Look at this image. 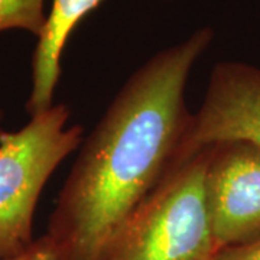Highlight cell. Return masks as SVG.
<instances>
[{
	"label": "cell",
	"instance_id": "8",
	"mask_svg": "<svg viewBox=\"0 0 260 260\" xmlns=\"http://www.w3.org/2000/svg\"><path fill=\"white\" fill-rule=\"evenodd\" d=\"M213 260H260V237L244 244L218 249Z\"/></svg>",
	"mask_w": 260,
	"mask_h": 260
},
{
	"label": "cell",
	"instance_id": "9",
	"mask_svg": "<svg viewBox=\"0 0 260 260\" xmlns=\"http://www.w3.org/2000/svg\"><path fill=\"white\" fill-rule=\"evenodd\" d=\"M0 260H55L54 253L47 246V243L44 242L42 237L35 239V242L32 243V246L28 250L23 251L22 254L10 257V259H0Z\"/></svg>",
	"mask_w": 260,
	"mask_h": 260
},
{
	"label": "cell",
	"instance_id": "5",
	"mask_svg": "<svg viewBox=\"0 0 260 260\" xmlns=\"http://www.w3.org/2000/svg\"><path fill=\"white\" fill-rule=\"evenodd\" d=\"M223 142L260 148V68L240 61L214 65L204 99L186 130L182 160Z\"/></svg>",
	"mask_w": 260,
	"mask_h": 260
},
{
	"label": "cell",
	"instance_id": "4",
	"mask_svg": "<svg viewBox=\"0 0 260 260\" xmlns=\"http://www.w3.org/2000/svg\"><path fill=\"white\" fill-rule=\"evenodd\" d=\"M205 197L218 249L260 237V148L249 142L211 145Z\"/></svg>",
	"mask_w": 260,
	"mask_h": 260
},
{
	"label": "cell",
	"instance_id": "3",
	"mask_svg": "<svg viewBox=\"0 0 260 260\" xmlns=\"http://www.w3.org/2000/svg\"><path fill=\"white\" fill-rule=\"evenodd\" d=\"M68 120L70 109L59 103L0 136V259L19 256L35 242L39 197L56 168L83 142V127Z\"/></svg>",
	"mask_w": 260,
	"mask_h": 260
},
{
	"label": "cell",
	"instance_id": "7",
	"mask_svg": "<svg viewBox=\"0 0 260 260\" xmlns=\"http://www.w3.org/2000/svg\"><path fill=\"white\" fill-rule=\"evenodd\" d=\"M47 0H0V32L20 29L41 38L48 20Z\"/></svg>",
	"mask_w": 260,
	"mask_h": 260
},
{
	"label": "cell",
	"instance_id": "10",
	"mask_svg": "<svg viewBox=\"0 0 260 260\" xmlns=\"http://www.w3.org/2000/svg\"><path fill=\"white\" fill-rule=\"evenodd\" d=\"M2 119H3V114H2V112H0V136H2L3 133H5V132L2 130Z\"/></svg>",
	"mask_w": 260,
	"mask_h": 260
},
{
	"label": "cell",
	"instance_id": "2",
	"mask_svg": "<svg viewBox=\"0 0 260 260\" xmlns=\"http://www.w3.org/2000/svg\"><path fill=\"white\" fill-rule=\"evenodd\" d=\"M211 145L185 159L123 227L106 260H213L215 244L205 197Z\"/></svg>",
	"mask_w": 260,
	"mask_h": 260
},
{
	"label": "cell",
	"instance_id": "6",
	"mask_svg": "<svg viewBox=\"0 0 260 260\" xmlns=\"http://www.w3.org/2000/svg\"><path fill=\"white\" fill-rule=\"evenodd\" d=\"M103 0H52L48 20L32 55V85L26 112L35 116L54 106L61 56L73 30Z\"/></svg>",
	"mask_w": 260,
	"mask_h": 260
},
{
	"label": "cell",
	"instance_id": "1",
	"mask_svg": "<svg viewBox=\"0 0 260 260\" xmlns=\"http://www.w3.org/2000/svg\"><path fill=\"white\" fill-rule=\"evenodd\" d=\"M213 39L201 26L150 56L83 139L41 236L55 260H106L133 213L184 162L186 84Z\"/></svg>",
	"mask_w": 260,
	"mask_h": 260
}]
</instances>
